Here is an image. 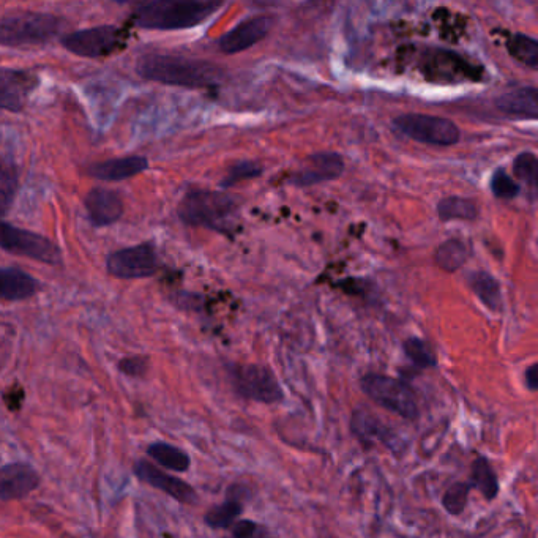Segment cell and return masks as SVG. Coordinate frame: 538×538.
Wrapping results in <instances>:
<instances>
[{
	"label": "cell",
	"mask_w": 538,
	"mask_h": 538,
	"mask_svg": "<svg viewBox=\"0 0 538 538\" xmlns=\"http://www.w3.org/2000/svg\"><path fill=\"white\" fill-rule=\"evenodd\" d=\"M438 215L442 221H471L475 220L479 215V207L472 199L449 196V198L441 199V202H439Z\"/></svg>",
	"instance_id": "obj_22"
},
{
	"label": "cell",
	"mask_w": 538,
	"mask_h": 538,
	"mask_svg": "<svg viewBox=\"0 0 538 538\" xmlns=\"http://www.w3.org/2000/svg\"><path fill=\"white\" fill-rule=\"evenodd\" d=\"M136 71L147 81L188 89L215 86L223 78V71L217 65L172 54H146L138 60Z\"/></svg>",
	"instance_id": "obj_1"
},
{
	"label": "cell",
	"mask_w": 538,
	"mask_h": 538,
	"mask_svg": "<svg viewBox=\"0 0 538 538\" xmlns=\"http://www.w3.org/2000/svg\"><path fill=\"white\" fill-rule=\"evenodd\" d=\"M491 190L499 199H513L520 195V185L507 174L505 169H497L491 179Z\"/></svg>",
	"instance_id": "obj_32"
},
{
	"label": "cell",
	"mask_w": 538,
	"mask_h": 538,
	"mask_svg": "<svg viewBox=\"0 0 538 538\" xmlns=\"http://www.w3.org/2000/svg\"><path fill=\"white\" fill-rule=\"evenodd\" d=\"M261 174L262 168L259 163H255V161H239V163L229 168L228 174H226L221 185L225 188L234 187V185L240 184L243 180L255 179Z\"/></svg>",
	"instance_id": "obj_30"
},
{
	"label": "cell",
	"mask_w": 538,
	"mask_h": 538,
	"mask_svg": "<svg viewBox=\"0 0 538 538\" xmlns=\"http://www.w3.org/2000/svg\"><path fill=\"white\" fill-rule=\"evenodd\" d=\"M403 348L404 354L408 355V359L414 363L415 367H436V357H434L433 351L420 338H409V340L404 341Z\"/></svg>",
	"instance_id": "obj_27"
},
{
	"label": "cell",
	"mask_w": 538,
	"mask_h": 538,
	"mask_svg": "<svg viewBox=\"0 0 538 538\" xmlns=\"http://www.w3.org/2000/svg\"><path fill=\"white\" fill-rule=\"evenodd\" d=\"M469 250L463 240L452 239L442 243L436 251V264L445 272H456L468 261Z\"/></svg>",
	"instance_id": "obj_23"
},
{
	"label": "cell",
	"mask_w": 538,
	"mask_h": 538,
	"mask_svg": "<svg viewBox=\"0 0 538 538\" xmlns=\"http://www.w3.org/2000/svg\"><path fill=\"white\" fill-rule=\"evenodd\" d=\"M86 209L92 225L109 226L122 217L124 201L116 191L95 188L86 196Z\"/></svg>",
	"instance_id": "obj_16"
},
{
	"label": "cell",
	"mask_w": 538,
	"mask_h": 538,
	"mask_svg": "<svg viewBox=\"0 0 538 538\" xmlns=\"http://www.w3.org/2000/svg\"><path fill=\"white\" fill-rule=\"evenodd\" d=\"M64 21L49 13H13L0 19V45H45L60 34Z\"/></svg>",
	"instance_id": "obj_4"
},
{
	"label": "cell",
	"mask_w": 538,
	"mask_h": 538,
	"mask_svg": "<svg viewBox=\"0 0 538 538\" xmlns=\"http://www.w3.org/2000/svg\"><path fill=\"white\" fill-rule=\"evenodd\" d=\"M40 475L26 463H12L0 468V501H18L34 493Z\"/></svg>",
	"instance_id": "obj_15"
},
{
	"label": "cell",
	"mask_w": 538,
	"mask_h": 538,
	"mask_svg": "<svg viewBox=\"0 0 538 538\" xmlns=\"http://www.w3.org/2000/svg\"><path fill=\"white\" fill-rule=\"evenodd\" d=\"M240 513H242V504L236 499H229L225 504L210 509L204 516V521L212 529H226L236 523Z\"/></svg>",
	"instance_id": "obj_26"
},
{
	"label": "cell",
	"mask_w": 538,
	"mask_h": 538,
	"mask_svg": "<svg viewBox=\"0 0 538 538\" xmlns=\"http://www.w3.org/2000/svg\"><path fill=\"white\" fill-rule=\"evenodd\" d=\"M469 283H471V288L472 291H474L475 296L479 297V299L485 303V307H488L493 311H497L501 308V286L497 283L496 278L491 277L490 273H472Z\"/></svg>",
	"instance_id": "obj_21"
},
{
	"label": "cell",
	"mask_w": 538,
	"mask_h": 538,
	"mask_svg": "<svg viewBox=\"0 0 538 538\" xmlns=\"http://www.w3.org/2000/svg\"><path fill=\"white\" fill-rule=\"evenodd\" d=\"M147 367L146 357H127L119 363V370L130 378H141L147 373Z\"/></svg>",
	"instance_id": "obj_33"
},
{
	"label": "cell",
	"mask_w": 538,
	"mask_h": 538,
	"mask_svg": "<svg viewBox=\"0 0 538 538\" xmlns=\"http://www.w3.org/2000/svg\"><path fill=\"white\" fill-rule=\"evenodd\" d=\"M393 127L412 141L449 147L460 141V128L452 120L428 114H403L393 120Z\"/></svg>",
	"instance_id": "obj_7"
},
{
	"label": "cell",
	"mask_w": 538,
	"mask_h": 538,
	"mask_svg": "<svg viewBox=\"0 0 538 538\" xmlns=\"http://www.w3.org/2000/svg\"><path fill=\"white\" fill-rule=\"evenodd\" d=\"M108 272L120 280L152 277L160 269L157 250L152 243L124 248L108 256Z\"/></svg>",
	"instance_id": "obj_10"
},
{
	"label": "cell",
	"mask_w": 538,
	"mask_h": 538,
	"mask_svg": "<svg viewBox=\"0 0 538 538\" xmlns=\"http://www.w3.org/2000/svg\"><path fill=\"white\" fill-rule=\"evenodd\" d=\"M472 482L479 488L480 493L490 501L499 494L496 472L491 468L490 461L485 460V458H477L472 463Z\"/></svg>",
	"instance_id": "obj_24"
},
{
	"label": "cell",
	"mask_w": 538,
	"mask_h": 538,
	"mask_svg": "<svg viewBox=\"0 0 538 538\" xmlns=\"http://www.w3.org/2000/svg\"><path fill=\"white\" fill-rule=\"evenodd\" d=\"M526 385L527 389L532 390V392L538 389V373L535 363L526 370Z\"/></svg>",
	"instance_id": "obj_35"
},
{
	"label": "cell",
	"mask_w": 538,
	"mask_h": 538,
	"mask_svg": "<svg viewBox=\"0 0 538 538\" xmlns=\"http://www.w3.org/2000/svg\"><path fill=\"white\" fill-rule=\"evenodd\" d=\"M223 7L221 2L199 0H154L136 7L133 21L141 29L182 30L204 23Z\"/></svg>",
	"instance_id": "obj_2"
},
{
	"label": "cell",
	"mask_w": 538,
	"mask_h": 538,
	"mask_svg": "<svg viewBox=\"0 0 538 538\" xmlns=\"http://www.w3.org/2000/svg\"><path fill=\"white\" fill-rule=\"evenodd\" d=\"M125 40V30L116 26H97L71 32L64 37L62 45L76 56L97 59L116 53L125 45Z\"/></svg>",
	"instance_id": "obj_9"
},
{
	"label": "cell",
	"mask_w": 538,
	"mask_h": 538,
	"mask_svg": "<svg viewBox=\"0 0 538 538\" xmlns=\"http://www.w3.org/2000/svg\"><path fill=\"white\" fill-rule=\"evenodd\" d=\"M507 49H509L513 59L527 65V67L537 68L538 42L535 38L523 34L513 35L507 42Z\"/></svg>",
	"instance_id": "obj_25"
},
{
	"label": "cell",
	"mask_w": 538,
	"mask_h": 538,
	"mask_svg": "<svg viewBox=\"0 0 538 538\" xmlns=\"http://www.w3.org/2000/svg\"><path fill=\"white\" fill-rule=\"evenodd\" d=\"M496 108L507 116L516 119H537L538 92L535 87H520V89L505 92L496 98Z\"/></svg>",
	"instance_id": "obj_17"
},
{
	"label": "cell",
	"mask_w": 538,
	"mask_h": 538,
	"mask_svg": "<svg viewBox=\"0 0 538 538\" xmlns=\"http://www.w3.org/2000/svg\"><path fill=\"white\" fill-rule=\"evenodd\" d=\"M18 188V176L12 166H0V215L12 207Z\"/></svg>",
	"instance_id": "obj_28"
},
{
	"label": "cell",
	"mask_w": 538,
	"mask_h": 538,
	"mask_svg": "<svg viewBox=\"0 0 538 538\" xmlns=\"http://www.w3.org/2000/svg\"><path fill=\"white\" fill-rule=\"evenodd\" d=\"M472 486L469 483H455L450 486L449 490L445 491L442 497V505L450 515H461L468 504L469 491Z\"/></svg>",
	"instance_id": "obj_29"
},
{
	"label": "cell",
	"mask_w": 538,
	"mask_h": 538,
	"mask_svg": "<svg viewBox=\"0 0 538 538\" xmlns=\"http://www.w3.org/2000/svg\"><path fill=\"white\" fill-rule=\"evenodd\" d=\"M133 469H135V475L141 482L154 486L157 490L174 497L176 501L188 505L198 502V494L187 482L180 480L179 477H174V475L165 474L149 461H138Z\"/></svg>",
	"instance_id": "obj_14"
},
{
	"label": "cell",
	"mask_w": 538,
	"mask_h": 538,
	"mask_svg": "<svg viewBox=\"0 0 538 538\" xmlns=\"http://www.w3.org/2000/svg\"><path fill=\"white\" fill-rule=\"evenodd\" d=\"M38 281L19 269H0V299L7 302L30 299L38 292Z\"/></svg>",
	"instance_id": "obj_19"
},
{
	"label": "cell",
	"mask_w": 538,
	"mask_h": 538,
	"mask_svg": "<svg viewBox=\"0 0 538 538\" xmlns=\"http://www.w3.org/2000/svg\"><path fill=\"white\" fill-rule=\"evenodd\" d=\"M232 387L239 397L258 403H281L283 389L277 376L262 365H232L229 370Z\"/></svg>",
	"instance_id": "obj_6"
},
{
	"label": "cell",
	"mask_w": 538,
	"mask_h": 538,
	"mask_svg": "<svg viewBox=\"0 0 538 538\" xmlns=\"http://www.w3.org/2000/svg\"><path fill=\"white\" fill-rule=\"evenodd\" d=\"M513 172L518 179L531 185L532 190L537 187V157L532 152H523L513 161Z\"/></svg>",
	"instance_id": "obj_31"
},
{
	"label": "cell",
	"mask_w": 538,
	"mask_h": 538,
	"mask_svg": "<svg viewBox=\"0 0 538 538\" xmlns=\"http://www.w3.org/2000/svg\"><path fill=\"white\" fill-rule=\"evenodd\" d=\"M147 163L144 157L114 158V160L95 163L90 166L89 174L95 179L106 182H119V180L131 179L146 171Z\"/></svg>",
	"instance_id": "obj_18"
},
{
	"label": "cell",
	"mask_w": 538,
	"mask_h": 538,
	"mask_svg": "<svg viewBox=\"0 0 538 538\" xmlns=\"http://www.w3.org/2000/svg\"><path fill=\"white\" fill-rule=\"evenodd\" d=\"M262 531L264 529L253 521H237L232 524L231 538H258Z\"/></svg>",
	"instance_id": "obj_34"
},
{
	"label": "cell",
	"mask_w": 538,
	"mask_h": 538,
	"mask_svg": "<svg viewBox=\"0 0 538 538\" xmlns=\"http://www.w3.org/2000/svg\"><path fill=\"white\" fill-rule=\"evenodd\" d=\"M360 387L365 395L381 408L406 420H415L419 417V406L415 401L414 392L406 382L384 374H367L360 381Z\"/></svg>",
	"instance_id": "obj_5"
},
{
	"label": "cell",
	"mask_w": 538,
	"mask_h": 538,
	"mask_svg": "<svg viewBox=\"0 0 538 538\" xmlns=\"http://www.w3.org/2000/svg\"><path fill=\"white\" fill-rule=\"evenodd\" d=\"M147 455L169 471L185 472L190 469V456L176 445L157 442V444L149 445Z\"/></svg>",
	"instance_id": "obj_20"
},
{
	"label": "cell",
	"mask_w": 538,
	"mask_h": 538,
	"mask_svg": "<svg viewBox=\"0 0 538 538\" xmlns=\"http://www.w3.org/2000/svg\"><path fill=\"white\" fill-rule=\"evenodd\" d=\"M272 27L273 19L270 16L258 15L245 19L218 40V49L225 54L242 53L264 40Z\"/></svg>",
	"instance_id": "obj_12"
},
{
	"label": "cell",
	"mask_w": 538,
	"mask_h": 538,
	"mask_svg": "<svg viewBox=\"0 0 538 538\" xmlns=\"http://www.w3.org/2000/svg\"><path fill=\"white\" fill-rule=\"evenodd\" d=\"M0 248L12 255L24 256L48 266H59L62 262L59 248L46 237L16 228L0 220Z\"/></svg>",
	"instance_id": "obj_8"
},
{
	"label": "cell",
	"mask_w": 538,
	"mask_h": 538,
	"mask_svg": "<svg viewBox=\"0 0 538 538\" xmlns=\"http://www.w3.org/2000/svg\"><path fill=\"white\" fill-rule=\"evenodd\" d=\"M179 217L190 226L229 232L239 221V204L223 191L191 190L180 201Z\"/></svg>",
	"instance_id": "obj_3"
},
{
	"label": "cell",
	"mask_w": 538,
	"mask_h": 538,
	"mask_svg": "<svg viewBox=\"0 0 538 538\" xmlns=\"http://www.w3.org/2000/svg\"><path fill=\"white\" fill-rule=\"evenodd\" d=\"M343 171L344 161L340 155L333 152H319L303 161L289 182L300 188L313 187L322 182L338 179Z\"/></svg>",
	"instance_id": "obj_11"
},
{
	"label": "cell",
	"mask_w": 538,
	"mask_h": 538,
	"mask_svg": "<svg viewBox=\"0 0 538 538\" xmlns=\"http://www.w3.org/2000/svg\"><path fill=\"white\" fill-rule=\"evenodd\" d=\"M35 86L37 78L27 71L0 68V109L10 113L23 111Z\"/></svg>",
	"instance_id": "obj_13"
}]
</instances>
